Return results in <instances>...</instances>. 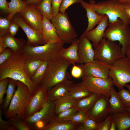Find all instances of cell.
<instances>
[{"mask_svg": "<svg viewBox=\"0 0 130 130\" xmlns=\"http://www.w3.org/2000/svg\"><path fill=\"white\" fill-rule=\"evenodd\" d=\"M117 3L123 4L130 5V0H111Z\"/></svg>", "mask_w": 130, "mask_h": 130, "instance_id": "obj_51", "label": "cell"}, {"mask_svg": "<svg viewBox=\"0 0 130 130\" xmlns=\"http://www.w3.org/2000/svg\"><path fill=\"white\" fill-rule=\"evenodd\" d=\"M128 130H130V128L128 129Z\"/></svg>", "mask_w": 130, "mask_h": 130, "instance_id": "obj_57", "label": "cell"}, {"mask_svg": "<svg viewBox=\"0 0 130 130\" xmlns=\"http://www.w3.org/2000/svg\"><path fill=\"white\" fill-rule=\"evenodd\" d=\"M64 44L60 41L36 46L26 45L22 52L25 55L31 58L43 61L52 62L61 57V52Z\"/></svg>", "mask_w": 130, "mask_h": 130, "instance_id": "obj_4", "label": "cell"}, {"mask_svg": "<svg viewBox=\"0 0 130 130\" xmlns=\"http://www.w3.org/2000/svg\"><path fill=\"white\" fill-rule=\"evenodd\" d=\"M8 81V78H4L0 81V104L1 108L4 101V96L6 92Z\"/></svg>", "mask_w": 130, "mask_h": 130, "instance_id": "obj_43", "label": "cell"}, {"mask_svg": "<svg viewBox=\"0 0 130 130\" xmlns=\"http://www.w3.org/2000/svg\"><path fill=\"white\" fill-rule=\"evenodd\" d=\"M73 84V82L66 80L58 83L47 91L48 100L53 101L67 96Z\"/></svg>", "mask_w": 130, "mask_h": 130, "instance_id": "obj_20", "label": "cell"}, {"mask_svg": "<svg viewBox=\"0 0 130 130\" xmlns=\"http://www.w3.org/2000/svg\"><path fill=\"white\" fill-rule=\"evenodd\" d=\"M99 95L92 93L90 95L79 100L76 107L79 110L87 113L93 107Z\"/></svg>", "mask_w": 130, "mask_h": 130, "instance_id": "obj_31", "label": "cell"}, {"mask_svg": "<svg viewBox=\"0 0 130 130\" xmlns=\"http://www.w3.org/2000/svg\"><path fill=\"white\" fill-rule=\"evenodd\" d=\"M35 6L43 16L49 20H51L53 17L52 0H42L40 3Z\"/></svg>", "mask_w": 130, "mask_h": 130, "instance_id": "obj_33", "label": "cell"}, {"mask_svg": "<svg viewBox=\"0 0 130 130\" xmlns=\"http://www.w3.org/2000/svg\"><path fill=\"white\" fill-rule=\"evenodd\" d=\"M78 39H75L69 46L66 48L63 47L61 52V57L66 59L73 65L76 63H79L78 52Z\"/></svg>", "mask_w": 130, "mask_h": 130, "instance_id": "obj_24", "label": "cell"}, {"mask_svg": "<svg viewBox=\"0 0 130 130\" xmlns=\"http://www.w3.org/2000/svg\"><path fill=\"white\" fill-rule=\"evenodd\" d=\"M14 52L11 49L7 48L0 52V65L10 59Z\"/></svg>", "mask_w": 130, "mask_h": 130, "instance_id": "obj_39", "label": "cell"}, {"mask_svg": "<svg viewBox=\"0 0 130 130\" xmlns=\"http://www.w3.org/2000/svg\"><path fill=\"white\" fill-rule=\"evenodd\" d=\"M116 127L115 123L112 121L110 130H116Z\"/></svg>", "mask_w": 130, "mask_h": 130, "instance_id": "obj_54", "label": "cell"}, {"mask_svg": "<svg viewBox=\"0 0 130 130\" xmlns=\"http://www.w3.org/2000/svg\"><path fill=\"white\" fill-rule=\"evenodd\" d=\"M104 38L111 41H117L122 46V53L125 56L126 50L130 46V27L118 19L116 22L109 23L104 33Z\"/></svg>", "mask_w": 130, "mask_h": 130, "instance_id": "obj_6", "label": "cell"}, {"mask_svg": "<svg viewBox=\"0 0 130 130\" xmlns=\"http://www.w3.org/2000/svg\"><path fill=\"white\" fill-rule=\"evenodd\" d=\"M94 51V59L100 60L110 66L116 59L123 56L119 44L104 38Z\"/></svg>", "mask_w": 130, "mask_h": 130, "instance_id": "obj_9", "label": "cell"}, {"mask_svg": "<svg viewBox=\"0 0 130 130\" xmlns=\"http://www.w3.org/2000/svg\"><path fill=\"white\" fill-rule=\"evenodd\" d=\"M72 64L63 57L48 62L46 72L40 84L47 91L63 81L70 80L71 76L67 70Z\"/></svg>", "mask_w": 130, "mask_h": 130, "instance_id": "obj_2", "label": "cell"}, {"mask_svg": "<svg viewBox=\"0 0 130 130\" xmlns=\"http://www.w3.org/2000/svg\"><path fill=\"white\" fill-rule=\"evenodd\" d=\"M12 20L18 25L26 34L27 39L26 45L36 46L45 44L41 32L34 29L28 25L19 13L14 16Z\"/></svg>", "mask_w": 130, "mask_h": 130, "instance_id": "obj_14", "label": "cell"}, {"mask_svg": "<svg viewBox=\"0 0 130 130\" xmlns=\"http://www.w3.org/2000/svg\"><path fill=\"white\" fill-rule=\"evenodd\" d=\"M19 13L28 25L35 30L41 31L43 16L35 5H28Z\"/></svg>", "mask_w": 130, "mask_h": 130, "instance_id": "obj_16", "label": "cell"}, {"mask_svg": "<svg viewBox=\"0 0 130 130\" xmlns=\"http://www.w3.org/2000/svg\"><path fill=\"white\" fill-rule=\"evenodd\" d=\"M110 112L109 98L99 95L93 107L87 113L88 117L99 123L103 121Z\"/></svg>", "mask_w": 130, "mask_h": 130, "instance_id": "obj_15", "label": "cell"}, {"mask_svg": "<svg viewBox=\"0 0 130 130\" xmlns=\"http://www.w3.org/2000/svg\"><path fill=\"white\" fill-rule=\"evenodd\" d=\"M84 0H63L61 5L59 12L64 13L69 6L76 3H81Z\"/></svg>", "mask_w": 130, "mask_h": 130, "instance_id": "obj_45", "label": "cell"}, {"mask_svg": "<svg viewBox=\"0 0 130 130\" xmlns=\"http://www.w3.org/2000/svg\"><path fill=\"white\" fill-rule=\"evenodd\" d=\"M79 124L71 121L59 122L52 120L42 130H75L78 129Z\"/></svg>", "mask_w": 130, "mask_h": 130, "instance_id": "obj_26", "label": "cell"}, {"mask_svg": "<svg viewBox=\"0 0 130 130\" xmlns=\"http://www.w3.org/2000/svg\"><path fill=\"white\" fill-rule=\"evenodd\" d=\"M8 6V15L7 18L12 20L14 16L23 10L28 5L23 0H10L7 1Z\"/></svg>", "mask_w": 130, "mask_h": 130, "instance_id": "obj_29", "label": "cell"}, {"mask_svg": "<svg viewBox=\"0 0 130 130\" xmlns=\"http://www.w3.org/2000/svg\"><path fill=\"white\" fill-rule=\"evenodd\" d=\"M114 85L120 91L130 82V59L122 56L116 59L111 66L109 73Z\"/></svg>", "mask_w": 130, "mask_h": 130, "instance_id": "obj_7", "label": "cell"}, {"mask_svg": "<svg viewBox=\"0 0 130 130\" xmlns=\"http://www.w3.org/2000/svg\"><path fill=\"white\" fill-rule=\"evenodd\" d=\"M43 16L41 32L45 44L60 41L53 25L50 20Z\"/></svg>", "mask_w": 130, "mask_h": 130, "instance_id": "obj_22", "label": "cell"}, {"mask_svg": "<svg viewBox=\"0 0 130 130\" xmlns=\"http://www.w3.org/2000/svg\"><path fill=\"white\" fill-rule=\"evenodd\" d=\"M79 100L67 96L53 101L55 105V114L76 107Z\"/></svg>", "mask_w": 130, "mask_h": 130, "instance_id": "obj_25", "label": "cell"}, {"mask_svg": "<svg viewBox=\"0 0 130 130\" xmlns=\"http://www.w3.org/2000/svg\"><path fill=\"white\" fill-rule=\"evenodd\" d=\"M16 87L8 108L5 112V116L8 119L17 116L24 121L26 110L32 94L28 86L21 81H17Z\"/></svg>", "mask_w": 130, "mask_h": 130, "instance_id": "obj_3", "label": "cell"}, {"mask_svg": "<svg viewBox=\"0 0 130 130\" xmlns=\"http://www.w3.org/2000/svg\"><path fill=\"white\" fill-rule=\"evenodd\" d=\"M112 121L118 130H128L130 128V112L126 111L112 113Z\"/></svg>", "mask_w": 130, "mask_h": 130, "instance_id": "obj_23", "label": "cell"}, {"mask_svg": "<svg viewBox=\"0 0 130 130\" xmlns=\"http://www.w3.org/2000/svg\"><path fill=\"white\" fill-rule=\"evenodd\" d=\"M12 21L7 18L0 17V37L9 33V29Z\"/></svg>", "mask_w": 130, "mask_h": 130, "instance_id": "obj_38", "label": "cell"}, {"mask_svg": "<svg viewBox=\"0 0 130 130\" xmlns=\"http://www.w3.org/2000/svg\"><path fill=\"white\" fill-rule=\"evenodd\" d=\"M9 78L8 83L6 92V95L1 108L5 112L7 109L11 101L13 98L15 92L17 81Z\"/></svg>", "mask_w": 130, "mask_h": 130, "instance_id": "obj_32", "label": "cell"}, {"mask_svg": "<svg viewBox=\"0 0 130 130\" xmlns=\"http://www.w3.org/2000/svg\"><path fill=\"white\" fill-rule=\"evenodd\" d=\"M26 43L24 39L16 38L9 33L0 37V52L7 48L12 49L14 52L22 51Z\"/></svg>", "mask_w": 130, "mask_h": 130, "instance_id": "obj_19", "label": "cell"}, {"mask_svg": "<svg viewBox=\"0 0 130 130\" xmlns=\"http://www.w3.org/2000/svg\"><path fill=\"white\" fill-rule=\"evenodd\" d=\"M48 62L43 61L30 79L33 82L40 84L45 74Z\"/></svg>", "mask_w": 130, "mask_h": 130, "instance_id": "obj_35", "label": "cell"}, {"mask_svg": "<svg viewBox=\"0 0 130 130\" xmlns=\"http://www.w3.org/2000/svg\"><path fill=\"white\" fill-rule=\"evenodd\" d=\"M126 55L130 59V46H129L126 50Z\"/></svg>", "mask_w": 130, "mask_h": 130, "instance_id": "obj_53", "label": "cell"}, {"mask_svg": "<svg viewBox=\"0 0 130 130\" xmlns=\"http://www.w3.org/2000/svg\"><path fill=\"white\" fill-rule=\"evenodd\" d=\"M89 2L98 14L108 16L109 23H114L120 18L125 24L128 25L130 24V18L125 11L124 4H119L111 0L97 3L93 0H91Z\"/></svg>", "mask_w": 130, "mask_h": 130, "instance_id": "obj_5", "label": "cell"}, {"mask_svg": "<svg viewBox=\"0 0 130 130\" xmlns=\"http://www.w3.org/2000/svg\"><path fill=\"white\" fill-rule=\"evenodd\" d=\"M42 0H26L25 2L27 5L33 4L35 5L40 3Z\"/></svg>", "mask_w": 130, "mask_h": 130, "instance_id": "obj_50", "label": "cell"}, {"mask_svg": "<svg viewBox=\"0 0 130 130\" xmlns=\"http://www.w3.org/2000/svg\"><path fill=\"white\" fill-rule=\"evenodd\" d=\"M80 4L86 11L88 23L87 27L83 33L84 34L93 29L94 27L98 24L102 20L105 15L98 14L94 9L92 4L90 2L88 3L84 1Z\"/></svg>", "mask_w": 130, "mask_h": 130, "instance_id": "obj_21", "label": "cell"}, {"mask_svg": "<svg viewBox=\"0 0 130 130\" xmlns=\"http://www.w3.org/2000/svg\"><path fill=\"white\" fill-rule=\"evenodd\" d=\"M125 86L128 89L130 92V84L129 85L126 84L125 85Z\"/></svg>", "mask_w": 130, "mask_h": 130, "instance_id": "obj_55", "label": "cell"}, {"mask_svg": "<svg viewBox=\"0 0 130 130\" xmlns=\"http://www.w3.org/2000/svg\"><path fill=\"white\" fill-rule=\"evenodd\" d=\"M88 117L87 113L79 110L72 116L70 121L79 124H82Z\"/></svg>", "mask_w": 130, "mask_h": 130, "instance_id": "obj_40", "label": "cell"}, {"mask_svg": "<svg viewBox=\"0 0 130 130\" xmlns=\"http://www.w3.org/2000/svg\"><path fill=\"white\" fill-rule=\"evenodd\" d=\"M63 0H52V11L53 16L60 12V9Z\"/></svg>", "mask_w": 130, "mask_h": 130, "instance_id": "obj_46", "label": "cell"}, {"mask_svg": "<svg viewBox=\"0 0 130 130\" xmlns=\"http://www.w3.org/2000/svg\"><path fill=\"white\" fill-rule=\"evenodd\" d=\"M112 113H110L102 121L98 123L97 130H110L112 122Z\"/></svg>", "mask_w": 130, "mask_h": 130, "instance_id": "obj_41", "label": "cell"}, {"mask_svg": "<svg viewBox=\"0 0 130 130\" xmlns=\"http://www.w3.org/2000/svg\"><path fill=\"white\" fill-rule=\"evenodd\" d=\"M84 130H97L98 123L93 119L88 117L83 123Z\"/></svg>", "mask_w": 130, "mask_h": 130, "instance_id": "obj_44", "label": "cell"}, {"mask_svg": "<svg viewBox=\"0 0 130 130\" xmlns=\"http://www.w3.org/2000/svg\"><path fill=\"white\" fill-rule=\"evenodd\" d=\"M79 110L76 107L62 111L55 115L53 120L59 122L70 121L72 116Z\"/></svg>", "mask_w": 130, "mask_h": 130, "instance_id": "obj_34", "label": "cell"}, {"mask_svg": "<svg viewBox=\"0 0 130 130\" xmlns=\"http://www.w3.org/2000/svg\"><path fill=\"white\" fill-rule=\"evenodd\" d=\"M82 69V77L90 76L107 78L109 77V73L111 66L102 60L95 59L92 62L78 65Z\"/></svg>", "mask_w": 130, "mask_h": 130, "instance_id": "obj_13", "label": "cell"}, {"mask_svg": "<svg viewBox=\"0 0 130 130\" xmlns=\"http://www.w3.org/2000/svg\"><path fill=\"white\" fill-rule=\"evenodd\" d=\"M71 74L72 76L75 78L82 77L83 75L82 69L78 65H74L71 70Z\"/></svg>", "mask_w": 130, "mask_h": 130, "instance_id": "obj_47", "label": "cell"}, {"mask_svg": "<svg viewBox=\"0 0 130 130\" xmlns=\"http://www.w3.org/2000/svg\"><path fill=\"white\" fill-rule=\"evenodd\" d=\"M24 58L22 51L14 52L10 59L0 65V81L8 78L21 81L28 86L32 94L39 84L32 82L26 73Z\"/></svg>", "mask_w": 130, "mask_h": 130, "instance_id": "obj_1", "label": "cell"}, {"mask_svg": "<svg viewBox=\"0 0 130 130\" xmlns=\"http://www.w3.org/2000/svg\"><path fill=\"white\" fill-rule=\"evenodd\" d=\"M47 92L44 86L40 84L38 86L32 94L26 108L24 119L39 111L44 106L49 100Z\"/></svg>", "mask_w": 130, "mask_h": 130, "instance_id": "obj_12", "label": "cell"}, {"mask_svg": "<svg viewBox=\"0 0 130 130\" xmlns=\"http://www.w3.org/2000/svg\"><path fill=\"white\" fill-rule=\"evenodd\" d=\"M12 122L14 126L18 130H34L32 127L28 125L19 117L16 116L9 119Z\"/></svg>", "mask_w": 130, "mask_h": 130, "instance_id": "obj_36", "label": "cell"}, {"mask_svg": "<svg viewBox=\"0 0 130 130\" xmlns=\"http://www.w3.org/2000/svg\"><path fill=\"white\" fill-rule=\"evenodd\" d=\"M0 8L3 12L8 13V6L6 0H0Z\"/></svg>", "mask_w": 130, "mask_h": 130, "instance_id": "obj_49", "label": "cell"}, {"mask_svg": "<svg viewBox=\"0 0 130 130\" xmlns=\"http://www.w3.org/2000/svg\"><path fill=\"white\" fill-rule=\"evenodd\" d=\"M110 96L109 102L111 108L110 113L121 112L125 110L124 107L117 92L113 85L110 90Z\"/></svg>", "mask_w": 130, "mask_h": 130, "instance_id": "obj_28", "label": "cell"}, {"mask_svg": "<svg viewBox=\"0 0 130 130\" xmlns=\"http://www.w3.org/2000/svg\"><path fill=\"white\" fill-rule=\"evenodd\" d=\"M19 27L18 25L12 20L9 29V33L14 36L16 34Z\"/></svg>", "mask_w": 130, "mask_h": 130, "instance_id": "obj_48", "label": "cell"}, {"mask_svg": "<svg viewBox=\"0 0 130 130\" xmlns=\"http://www.w3.org/2000/svg\"><path fill=\"white\" fill-rule=\"evenodd\" d=\"M51 22L54 26L60 41L69 44L77 39L78 35L72 26L66 12L53 16Z\"/></svg>", "mask_w": 130, "mask_h": 130, "instance_id": "obj_8", "label": "cell"}, {"mask_svg": "<svg viewBox=\"0 0 130 130\" xmlns=\"http://www.w3.org/2000/svg\"><path fill=\"white\" fill-rule=\"evenodd\" d=\"M117 93L124 107L130 108V92L129 91L124 88Z\"/></svg>", "mask_w": 130, "mask_h": 130, "instance_id": "obj_37", "label": "cell"}, {"mask_svg": "<svg viewBox=\"0 0 130 130\" xmlns=\"http://www.w3.org/2000/svg\"><path fill=\"white\" fill-rule=\"evenodd\" d=\"M24 55V70L27 76L30 78L43 61Z\"/></svg>", "mask_w": 130, "mask_h": 130, "instance_id": "obj_30", "label": "cell"}, {"mask_svg": "<svg viewBox=\"0 0 130 130\" xmlns=\"http://www.w3.org/2000/svg\"><path fill=\"white\" fill-rule=\"evenodd\" d=\"M125 110L130 112V108H125Z\"/></svg>", "mask_w": 130, "mask_h": 130, "instance_id": "obj_56", "label": "cell"}, {"mask_svg": "<svg viewBox=\"0 0 130 130\" xmlns=\"http://www.w3.org/2000/svg\"><path fill=\"white\" fill-rule=\"evenodd\" d=\"M124 5L125 11L130 18V5L127 4Z\"/></svg>", "mask_w": 130, "mask_h": 130, "instance_id": "obj_52", "label": "cell"}, {"mask_svg": "<svg viewBox=\"0 0 130 130\" xmlns=\"http://www.w3.org/2000/svg\"><path fill=\"white\" fill-rule=\"evenodd\" d=\"M82 78L83 84L91 92L102 95L108 98L110 97V89L114 85L110 77L107 78L90 76Z\"/></svg>", "mask_w": 130, "mask_h": 130, "instance_id": "obj_11", "label": "cell"}, {"mask_svg": "<svg viewBox=\"0 0 130 130\" xmlns=\"http://www.w3.org/2000/svg\"><path fill=\"white\" fill-rule=\"evenodd\" d=\"M109 23L108 17L106 15H105L95 28L84 34H83L82 35L92 42L94 50L98 47L104 38L105 32Z\"/></svg>", "mask_w": 130, "mask_h": 130, "instance_id": "obj_18", "label": "cell"}, {"mask_svg": "<svg viewBox=\"0 0 130 130\" xmlns=\"http://www.w3.org/2000/svg\"><path fill=\"white\" fill-rule=\"evenodd\" d=\"M55 107L53 101L48 100L39 111L25 119L24 121L34 130H42L46 125L52 121L55 115Z\"/></svg>", "mask_w": 130, "mask_h": 130, "instance_id": "obj_10", "label": "cell"}, {"mask_svg": "<svg viewBox=\"0 0 130 130\" xmlns=\"http://www.w3.org/2000/svg\"><path fill=\"white\" fill-rule=\"evenodd\" d=\"M24 0V1H26V0Z\"/></svg>", "mask_w": 130, "mask_h": 130, "instance_id": "obj_58", "label": "cell"}, {"mask_svg": "<svg viewBox=\"0 0 130 130\" xmlns=\"http://www.w3.org/2000/svg\"><path fill=\"white\" fill-rule=\"evenodd\" d=\"M17 129L10 120H3L1 115V110L0 109V130H16Z\"/></svg>", "mask_w": 130, "mask_h": 130, "instance_id": "obj_42", "label": "cell"}, {"mask_svg": "<svg viewBox=\"0 0 130 130\" xmlns=\"http://www.w3.org/2000/svg\"><path fill=\"white\" fill-rule=\"evenodd\" d=\"M90 41L84 35H82L78 39V52L79 63H85L94 60V49Z\"/></svg>", "mask_w": 130, "mask_h": 130, "instance_id": "obj_17", "label": "cell"}, {"mask_svg": "<svg viewBox=\"0 0 130 130\" xmlns=\"http://www.w3.org/2000/svg\"><path fill=\"white\" fill-rule=\"evenodd\" d=\"M92 93L86 88L82 82L73 84L67 96L73 99L80 100Z\"/></svg>", "mask_w": 130, "mask_h": 130, "instance_id": "obj_27", "label": "cell"}]
</instances>
